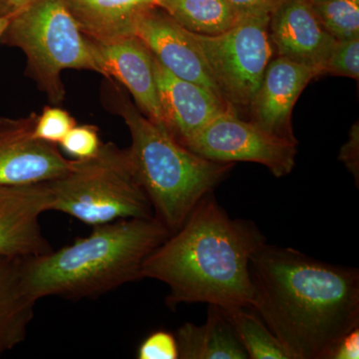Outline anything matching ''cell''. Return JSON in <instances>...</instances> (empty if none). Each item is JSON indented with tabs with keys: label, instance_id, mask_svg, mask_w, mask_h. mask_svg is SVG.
Masks as SVG:
<instances>
[{
	"label": "cell",
	"instance_id": "obj_1",
	"mask_svg": "<svg viewBox=\"0 0 359 359\" xmlns=\"http://www.w3.org/2000/svg\"><path fill=\"white\" fill-rule=\"evenodd\" d=\"M250 309L290 359H330L339 340L359 327L358 269L266 243L250 259Z\"/></svg>",
	"mask_w": 359,
	"mask_h": 359
},
{
	"label": "cell",
	"instance_id": "obj_7",
	"mask_svg": "<svg viewBox=\"0 0 359 359\" xmlns=\"http://www.w3.org/2000/svg\"><path fill=\"white\" fill-rule=\"evenodd\" d=\"M271 15H241L221 34L191 32L224 102L231 109L249 107L273 57Z\"/></svg>",
	"mask_w": 359,
	"mask_h": 359
},
{
	"label": "cell",
	"instance_id": "obj_19",
	"mask_svg": "<svg viewBox=\"0 0 359 359\" xmlns=\"http://www.w3.org/2000/svg\"><path fill=\"white\" fill-rule=\"evenodd\" d=\"M158 6L188 32L201 35L221 34L241 18L228 0H158Z\"/></svg>",
	"mask_w": 359,
	"mask_h": 359
},
{
	"label": "cell",
	"instance_id": "obj_21",
	"mask_svg": "<svg viewBox=\"0 0 359 359\" xmlns=\"http://www.w3.org/2000/svg\"><path fill=\"white\" fill-rule=\"evenodd\" d=\"M321 25L337 41L359 39V0H309Z\"/></svg>",
	"mask_w": 359,
	"mask_h": 359
},
{
	"label": "cell",
	"instance_id": "obj_3",
	"mask_svg": "<svg viewBox=\"0 0 359 359\" xmlns=\"http://www.w3.org/2000/svg\"><path fill=\"white\" fill-rule=\"evenodd\" d=\"M170 235L155 216L93 226L62 249L20 259L23 285L36 302L50 295L95 299L143 278L144 262Z\"/></svg>",
	"mask_w": 359,
	"mask_h": 359
},
{
	"label": "cell",
	"instance_id": "obj_13",
	"mask_svg": "<svg viewBox=\"0 0 359 359\" xmlns=\"http://www.w3.org/2000/svg\"><path fill=\"white\" fill-rule=\"evenodd\" d=\"M269 33L278 56L316 68L321 74L337 42L321 25L309 0H285L271 14Z\"/></svg>",
	"mask_w": 359,
	"mask_h": 359
},
{
	"label": "cell",
	"instance_id": "obj_8",
	"mask_svg": "<svg viewBox=\"0 0 359 359\" xmlns=\"http://www.w3.org/2000/svg\"><path fill=\"white\" fill-rule=\"evenodd\" d=\"M183 146L215 162L264 165L278 178L292 171L297 154V142L269 133L252 121H244L235 111L219 115Z\"/></svg>",
	"mask_w": 359,
	"mask_h": 359
},
{
	"label": "cell",
	"instance_id": "obj_18",
	"mask_svg": "<svg viewBox=\"0 0 359 359\" xmlns=\"http://www.w3.org/2000/svg\"><path fill=\"white\" fill-rule=\"evenodd\" d=\"M35 304L23 285L20 259L0 257V356L25 341Z\"/></svg>",
	"mask_w": 359,
	"mask_h": 359
},
{
	"label": "cell",
	"instance_id": "obj_17",
	"mask_svg": "<svg viewBox=\"0 0 359 359\" xmlns=\"http://www.w3.org/2000/svg\"><path fill=\"white\" fill-rule=\"evenodd\" d=\"M175 337L181 359L249 358L223 311L212 304L205 323H184Z\"/></svg>",
	"mask_w": 359,
	"mask_h": 359
},
{
	"label": "cell",
	"instance_id": "obj_20",
	"mask_svg": "<svg viewBox=\"0 0 359 359\" xmlns=\"http://www.w3.org/2000/svg\"><path fill=\"white\" fill-rule=\"evenodd\" d=\"M249 358L290 359L285 347L252 309H221Z\"/></svg>",
	"mask_w": 359,
	"mask_h": 359
},
{
	"label": "cell",
	"instance_id": "obj_28",
	"mask_svg": "<svg viewBox=\"0 0 359 359\" xmlns=\"http://www.w3.org/2000/svg\"><path fill=\"white\" fill-rule=\"evenodd\" d=\"M359 327L349 332L339 340L330 359H358Z\"/></svg>",
	"mask_w": 359,
	"mask_h": 359
},
{
	"label": "cell",
	"instance_id": "obj_26",
	"mask_svg": "<svg viewBox=\"0 0 359 359\" xmlns=\"http://www.w3.org/2000/svg\"><path fill=\"white\" fill-rule=\"evenodd\" d=\"M358 151H359V131L358 124L354 125L349 134V139L346 145L341 148L339 153V159L346 164L347 169L353 174L354 178L358 181Z\"/></svg>",
	"mask_w": 359,
	"mask_h": 359
},
{
	"label": "cell",
	"instance_id": "obj_22",
	"mask_svg": "<svg viewBox=\"0 0 359 359\" xmlns=\"http://www.w3.org/2000/svg\"><path fill=\"white\" fill-rule=\"evenodd\" d=\"M76 125V120L68 111L58 106H47L37 117L34 136L39 140L58 146L68 132Z\"/></svg>",
	"mask_w": 359,
	"mask_h": 359
},
{
	"label": "cell",
	"instance_id": "obj_15",
	"mask_svg": "<svg viewBox=\"0 0 359 359\" xmlns=\"http://www.w3.org/2000/svg\"><path fill=\"white\" fill-rule=\"evenodd\" d=\"M154 62L165 126L182 145L219 115L235 111L211 90L175 76L155 58Z\"/></svg>",
	"mask_w": 359,
	"mask_h": 359
},
{
	"label": "cell",
	"instance_id": "obj_12",
	"mask_svg": "<svg viewBox=\"0 0 359 359\" xmlns=\"http://www.w3.org/2000/svg\"><path fill=\"white\" fill-rule=\"evenodd\" d=\"M134 35L175 76L202 85L222 98L191 32L159 6L141 14L135 25Z\"/></svg>",
	"mask_w": 359,
	"mask_h": 359
},
{
	"label": "cell",
	"instance_id": "obj_16",
	"mask_svg": "<svg viewBox=\"0 0 359 359\" xmlns=\"http://www.w3.org/2000/svg\"><path fill=\"white\" fill-rule=\"evenodd\" d=\"M80 30L92 41H115L134 35L142 13L158 0H65Z\"/></svg>",
	"mask_w": 359,
	"mask_h": 359
},
{
	"label": "cell",
	"instance_id": "obj_30",
	"mask_svg": "<svg viewBox=\"0 0 359 359\" xmlns=\"http://www.w3.org/2000/svg\"><path fill=\"white\" fill-rule=\"evenodd\" d=\"M14 11L0 15V40H1L2 34L6 32L7 25L11 22V18H13Z\"/></svg>",
	"mask_w": 359,
	"mask_h": 359
},
{
	"label": "cell",
	"instance_id": "obj_10",
	"mask_svg": "<svg viewBox=\"0 0 359 359\" xmlns=\"http://www.w3.org/2000/svg\"><path fill=\"white\" fill-rule=\"evenodd\" d=\"M51 204L48 183L0 186V257L28 259L53 250L39 223Z\"/></svg>",
	"mask_w": 359,
	"mask_h": 359
},
{
	"label": "cell",
	"instance_id": "obj_4",
	"mask_svg": "<svg viewBox=\"0 0 359 359\" xmlns=\"http://www.w3.org/2000/svg\"><path fill=\"white\" fill-rule=\"evenodd\" d=\"M105 82L104 105L124 120L131 135L127 151L135 175L154 216L174 233L198 203L228 175L233 163L215 162L195 154L165 127L149 119L121 85L112 79Z\"/></svg>",
	"mask_w": 359,
	"mask_h": 359
},
{
	"label": "cell",
	"instance_id": "obj_14",
	"mask_svg": "<svg viewBox=\"0 0 359 359\" xmlns=\"http://www.w3.org/2000/svg\"><path fill=\"white\" fill-rule=\"evenodd\" d=\"M320 70L282 56L271 59L256 95L250 104L252 122L269 133L297 142L292 126L294 104Z\"/></svg>",
	"mask_w": 359,
	"mask_h": 359
},
{
	"label": "cell",
	"instance_id": "obj_23",
	"mask_svg": "<svg viewBox=\"0 0 359 359\" xmlns=\"http://www.w3.org/2000/svg\"><path fill=\"white\" fill-rule=\"evenodd\" d=\"M99 129L93 125H80L68 132L59 146L74 160H86L94 157L102 146Z\"/></svg>",
	"mask_w": 359,
	"mask_h": 359
},
{
	"label": "cell",
	"instance_id": "obj_25",
	"mask_svg": "<svg viewBox=\"0 0 359 359\" xmlns=\"http://www.w3.org/2000/svg\"><path fill=\"white\" fill-rule=\"evenodd\" d=\"M137 358L178 359V344L175 334L165 330L153 332L139 346Z\"/></svg>",
	"mask_w": 359,
	"mask_h": 359
},
{
	"label": "cell",
	"instance_id": "obj_27",
	"mask_svg": "<svg viewBox=\"0 0 359 359\" xmlns=\"http://www.w3.org/2000/svg\"><path fill=\"white\" fill-rule=\"evenodd\" d=\"M241 15L268 14L271 15L285 0H228Z\"/></svg>",
	"mask_w": 359,
	"mask_h": 359
},
{
	"label": "cell",
	"instance_id": "obj_2",
	"mask_svg": "<svg viewBox=\"0 0 359 359\" xmlns=\"http://www.w3.org/2000/svg\"><path fill=\"white\" fill-rule=\"evenodd\" d=\"M264 244L266 238L252 222L231 219L210 193L149 255L142 278L167 285L170 308L205 302L223 309H252L250 262Z\"/></svg>",
	"mask_w": 359,
	"mask_h": 359
},
{
	"label": "cell",
	"instance_id": "obj_24",
	"mask_svg": "<svg viewBox=\"0 0 359 359\" xmlns=\"http://www.w3.org/2000/svg\"><path fill=\"white\" fill-rule=\"evenodd\" d=\"M323 73L358 80L359 39L337 41L323 67Z\"/></svg>",
	"mask_w": 359,
	"mask_h": 359
},
{
	"label": "cell",
	"instance_id": "obj_9",
	"mask_svg": "<svg viewBox=\"0 0 359 359\" xmlns=\"http://www.w3.org/2000/svg\"><path fill=\"white\" fill-rule=\"evenodd\" d=\"M39 114L0 115V186L32 185L60 178L71 169L57 145L34 136Z\"/></svg>",
	"mask_w": 359,
	"mask_h": 359
},
{
	"label": "cell",
	"instance_id": "obj_6",
	"mask_svg": "<svg viewBox=\"0 0 359 359\" xmlns=\"http://www.w3.org/2000/svg\"><path fill=\"white\" fill-rule=\"evenodd\" d=\"M48 184L51 211L65 212L89 226L154 217L128 151L114 143H103L90 159H73L69 171Z\"/></svg>",
	"mask_w": 359,
	"mask_h": 359
},
{
	"label": "cell",
	"instance_id": "obj_11",
	"mask_svg": "<svg viewBox=\"0 0 359 359\" xmlns=\"http://www.w3.org/2000/svg\"><path fill=\"white\" fill-rule=\"evenodd\" d=\"M89 41L102 76L121 85L149 119L166 128L156 81L154 57L146 45L136 35L106 43Z\"/></svg>",
	"mask_w": 359,
	"mask_h": 359
},
{
	"label": "cell",
	"instance_id": "obj_29",
	"mask_svg": "<svg viewBox=\"0 0 359 359\" xmlns=\"http://www.w3.org/2000/svg\"><path fill=\"white\" fill-rule=\"evenodd\" d=\"M27 2L28 0H0V15L18 11Z\"/></svg>",
	"mask_w": 359,
	"mask_h": 359
},
{
	"label": "cell",
	"instance_id": "obj_5",
	"mask_svg": "<svg viewBox=\"0 0 359 359\" xmlns=\"http://www.w3.org/2000/svg\"><path fill=\"white\" fill-rule=\"evenodd\" d=\"M0 43L23 52L26 76L55 106L65 100L63 71H92L102 75L89 39L65 0H28L14 11Z\"/></svg>",
	"mask_w": 359,
	"mask_h": 359
}]
</instances>
